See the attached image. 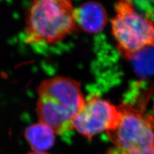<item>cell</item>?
Here are the masks:
<instances>
[{
    "mask_svg": "<svg viewBox=\"0 0 154 154\" xmlns=\"http://www.w3.org/2000/svg\"><path fill=\"white\" fill-rule=\"evenodd\" d=\"M37 94L38 121L49 125L57 134L73 130V119L85 101L79 82L69 77H53L42 82Z\"/></svg>",
    "mask_w": 154,
    "mask_h": 154,
    "instance_id": "cell-1",
    "label": "cell"
},
{
    "mask_svg": "<svg viewBox=\"0 0 154 154\" xmlns=\"http://www.w3.org/2000/svg\"><path fill=\"white\" fill-rule=\"evenodd\" d=\"M71 0H31L25 19V41L54 45L78 28Z\"/></svg>",
    "mask_w": 154,
    "mask_h": 154,
    "instance_id": "cell-2",
    "label": "cell"
},
{
    "mask_svg": "<svg viewBox=\"0 0 154 154\" xmlns=\"http://www.w3.org/2000/svg\"><path fill=\"white\" fill-rule=\"evenodd\" d=\"M111 30L118 51L127 59L139 52L154 48V23L139 13L132 0H118Z\"/></svg>",
    "mask_w": 154,
    "mask_h": 154,
    "instance_id": "cell-3",
    "label": "cell"
},
{
    "mask_svg": "<svg viewBox=\"0 0 154 154\" xmlns=\"http://www.w3.org/2000/svg\"><path fill=\"white\" fill-rule=\"evenodd\" d=\"M118 107V123L107 132L114 146L133 150L154 144V115L129 103H123Z\"/></svg>",
    "mask_w": 154,
    "mask_h": 154,
    "instance_id": "cell-4",
    "label": "cell"
},
{
    "mask_svg": "<svg viewBox=\"0 0 154 154\" xmlns=\"http://www.w3.org/2000/svg\"><path fill=\"white\" fill-rule=\"evenodd\" d=\"M118 119V106L98 95H91L75 116L73 128L90 140L100 132L111 131Z\"/></svg>",
    "mask_w": 154,
    "mask_h": 154,
    "instance_id": "cell-5",
    "label": "cell"
},
{
    "mask_svg": "<svg viewBox=\"0 0 154 154\" xmlns=\"http://www.w3.org/2000/svg\"><path fill=\"white\" fill-rule=\"evenodd\" d=\"M75 18L78 26L86 32L96 33L102 31L107 22V14L102 4L87 2L76 8Z\"/></svg>",
    "mask_w": 154,
    "mask_h": 154,
    "instance_id": "cell-6",
    "label": "cell"
},
{
    "mask_svg": "<svg viewBox=\"0 0 154 154\" xmlns=\"http://www.w3.org/2000/svg\"><path fill=\"white\" fill-rule=\"evenodd\" d=\"M56 134L49 125L38 121L26 128L25 136L32 151L46 152L54 144Z\"/></svg>",
    "mask_w": 154,
    "mask_h": 154,
    "instance_id": "cell-7",
    "label": "cell"
},
{
    "mask_svg": "<svg viewBox=\"0 0 154 154\" xmlns=\"http://www.w3.org/2000/svg\"><path fill=\"white\" fill-rule=\"evenodd\" d=\"M105 154H154V144L147 148L133 150H123L118 147L114 146L109 149Z\"/></svg>",
    "mask_w": 154,
    "mask_h": 154,
    "instance_id": "cell-8",
    "label": "cell"
},
{
    "mask_svg": "<svg viewBox=\"0 0 154 154\" xmlns=\"http://www.w3.org/2000/svg\"><path fill=\"white\" fill-rule=\"evenodd\" d=\"M28 154H50L46 152H38V151H32Z\"/></svg>",
    "mask_w": 154,
    "mask_h": 154,
    "instance_id": "cell-9",
    "label": "cell"
},
{
    "mask_svg": "<svg viewBox=\"0 0 154 154\" xmlns=\"http://www.w3.org/2000/svg\"><path fill=\"white\" fill-rule=\"evenodd\" d=\"M153 109H154V103H153Z\"/></svg>",
    "mask_w": 154,
    "mask_h": 154,
    "instance_id": "cell-10",
    "label": "cell"
}]
</instances>
